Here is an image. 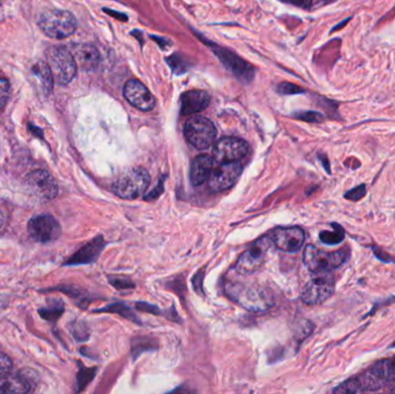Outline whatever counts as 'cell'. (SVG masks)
I'll return each mask as SVG.
<instances>
[{
  "instance_id": "7402d4cb",
  "label": "cell",
  "mask_w": 395,
  "mask_h": 394,
  "mask_svg": "<svg viewBox=\"0 0 395 394\" xmlns=\"http://www.w3.org/2000/svg\"><path fill=\"white\" fill-rule=\"evenodd\" d=\"M381 386L389 382H395V357L381 359L369 370Z\"/></svg>"
},
{
  "instance_id": "ffe728a7",
  "label": "cell",
  "mask_w": 395,
  "mask_h": 394,
  "mask_svg": "<svg viewBox=\"0 0 395 394\" xmlns=\"http://www.w3.org/2000/svg\"><path fill=\"white\" fill-rule=\"evenodd\" d=\"M29 391H30V385L20 375L8 373L5 376L0 377V393H28Z\"/></svg>"
},
{
  "instance_id": "f546056e",
  "label": "cell",
  "mask_w": 395,
  "mask_h": 394,
  "mask_svg": "<svg viewBox=\"0 0 395 394\" xmlns=\"http://www.w3.org/2000/svg\"><path fill=\"white\" fill-rule=\"evenodd\" d=\"M12 359L8 355L0 353V377L5 376L6 373H11Z\"/></svg>"
},
{
  "instance_id": "4dcf8cb0",
  "label": "cell",
  "mask_w": 395,
  "mask_h": 394,
  "mask_svg": "<svg viewBox=\"0 0 395 394\" xmlns=\"http://www.w3.org/2000/svg\"><path fill=\"white\" fill-rule=\"evenodd\" d=\"M374 252L379 261H384V263H392V261H394V259L391 257V254H388L386 251L383 250L380 247H374Z\"/></svg>"
},
{
  "instance_id": "7a4b0ae2",
  "label": "cell",
  "mask_w": 395,
  "mask_h": 394,
  "mask_svg": "<svg viewBox=\"0 0 395 394\" xmlns=\"http://www.w3.org/2000/svg\"><path fill=\"white\" fill-rule=\"evenodd\" d=\"M349 258V249L345 247L341 250L327 252L314 245H307L304 251V264L314 273H325L333 271L345 264Z\"/></svg>"
},
{
  "instance_id": "9c48e42d",
  "label": "cell",
  "mask_w": 395,
  "mask_h": 394,
  "mask_svg": "<svg viewBox=\"0 0 395 394\" xmlns=\"http://www.w3.org/2000/svg\"><path fill=\"white\" fill-rule=\"evenodd\" d=\"M336 290L334 279L331 275H320L307 282L302 292V301L309 306H317L329 299Z\"/></svg>"
},
{
  "instance_id": "9a60e30c",
  "label": "cell",
  "mask_w": 395,
  "mask_h": 394,
  "mask_svg": "<svg viewBox=\"0 0 395 394\" xmlns=\"http://www.w3.org/2000/svg\"><path fill=\"white\" fill-rule=\"evenodd\" d=\"M215 55H218L223 65L233 72L237 77H240L242 82H249L253 79L254 68L252 65L247 63L245 60L231 53L230 50L215 49Z\"/></svg>"
},
{
  "instance_id": "8d00e7d4",
  "label": "cell",
  "mask_w": 395,
  "mask_h": 394,
  "mask_svg": "<svg viewBox=\"0 0 395 394\" xmlns=\"http://www.w3.org/2000/svg\"><path fill=\"white\" fill-rule=\"evenodd\" d=\"M5 223V215L3 212L0 211V228L4 225Z\"/></svg>"
},
{
  "instance_id": "7c38bea8",
  "label": "cell",
  "mask_w": 395,
  "mask_h": 394,
  "mask_svg": "<svg viewBox=\"0 0 395 394\" xmlns=\"http://www.w3.org/2000/svg\"><path fill=\"white\" fill-rule=\"evenodd\" d=\"M250 151L247 141L238 138H223L214 149L215 163L240 162Z\"/></svg>"
},
{
  "instance_id": "5b68a950",
  "label": "cell",
  "mask_w": 395,
  "mask_h": 394,
  "mask_svg": "<svg viewBox=\"0 0 395 394\" xmlns=\"http://www.w3.org/2000/svg\"><path fill=\"white\" fill-rule=\"evenodd\" d=\"M186 140L197 149H207L216 139V129L214 124L202 116H194L187 120L184 126Z\"/></svg>"
},
{
  "instance_id": "cb8c5ba5",
  "label": "cell",
  "mask_w": 395,
  "mask_h": 394,
  "mask_svg": "<svg viewBox=\"0 0 395 394\" xmlns=\"http://www.w3.org/2000/svg\"><path fill=\"white\" fill-rule=\"evenodd\" d=\"M103 310H104V312L119 313L123 317L138 323V317L135 316L133 311H132L128 306H124V304H119V303H118V304H111V306H106V308H104Z\"/></svg>"
},
{
  "instance_id": "ac0fdd59",
  "label": "cell",
  "mask_w": 395,
  "mask_h": 394,
  "mask_svg": "<svg viewBox=\"0 0 395 394\" xmlns=\"http://www.w3.org/2000/svg\"><path fill=\"white\" fill-rule=\"evenodd\" d=\"M75 63L81 70L94 71L99 64V53L92 44H78L72 49Z\"/></svg>"
},
{
  "instance_id": "d6a6232c",
  "label": "cell",
  "mask_w": 395,
  "mask_h": 394,
  "mask_svg": "<svg viewBox=\"0 0 395 394\" xmlns=\"http://www.w3.org/2000/svg\"><path fill=\"white\" fill-rule=\"evenodd\" d=\"M113 285L118 289H127L133 288L135 285H132V282L126 281L125 279H122V280H118V279H115V280H111Z\"/></svg>"
},
{
  "instance_id": "5bb4252c",
  "label": "cell",
  "mask_w": 395,
  "mask_h": 394,
  "mask_svg": "<svg viewBox=\"0 0 395 394\" xmlns=\"http://www.w3.org/2000/svg\"><path fill=\"white\" fill-rule=\"evenodd\" d=\"M272 242L280 250L286 252H297L303 247L305 235L298 227L278 228L272 232Z\"/></svg>"
},
{
  "instance_id": "6da1fadb",
  "label": "cell",
  "mask_w": 395,
  "mask_h": 394,
  "mask_svg": "<svg viewBox=\"0 0 395 394\" xmlns=\"http://www.w3.org/2000/svg\"><path fill=\"white\" fill-rule=\"evenodd\" d=\"M39 27L51 39H66L75 32L77 19L71 12L51 10L44 12L39 17Z\"/></svg>"
},
{
  "instance_id": "603a6c76",
  "label": "cell",
  "mask_w": 395,
  "mask_h": 394,
  "mask_svg": "<svg viewBox=\"0 0 395 394\" xmlns=\"http://www.w3.org/2000/svg\"><path fill=\"white\" fill-rule=\"evenodd\" d=\"M333 227H334L333 232H321L319 235L321 242L326 245H336L345 240V235H346L345 229L336 223H333Z\"/></svg>"
},
{
  "instance_id": "836d02e7",
  "label": "cell",
  "mask_w": 395,
  "mask_h": 394,
  "mask_svg": "<svg viewBox=\"0 0 395 394\" xmlns=\"http://www.w3.org/2000/svg\"><path fill=\"white\" fill-rule=\"evenodd\" d=\"M137 308L144 311V312H152L154 313V315H160V310L157 309V308L151 306V304H147V303H138Z\"/></svg>"
},
{
  "instance_id": "d6986e66",
  "label": "cell",
  "mask_w": 395,
  "mask_h": 394,
  "mask_svg": "<svg viewBox=\"0 0 395 394\" xmlns=\"http://www.w3.org/2000/svg\"><path fill=\"white\" fill-rule=\"evenodd\" d=\"M104 241L102 237H97L87 245L80 249L73 257L68 261V265L90 264L99 258V254L104 249Z\"/></svg>"
},
{
  "instance_id": "83f0119b",
  "label": "cell",
  "mask_w": 395,
  "mask_h": 394,
  "mask_svg": "<svg viewBox=\"0 0 395 394\" xmlns=\"http://www.w3.org/2000/svg\"><path fill=\"white\" fill-rule=\"evenodd\" d=\"M10 97V84L6 79H0V109L4 108Z\"/></svg>"
},
{
  "instance_id": "30bf717a",
  "label": "cell",
  "mask_w": 395,
  "mask_h": 394,
  "mask_svg": "<svg viewBox=\"0 0 395 394\" xmlns=\"http://www.w3.org/2000/svg\"><path fill=\"white\" fill-rule=\"evenodd\" d=\"M27 190L41 200H52L58 194V185L51 175L46 170H35L26 178Z\"/></svg>"
},
{
  "instance_id": "484cf974",
  "label": "cell",
  "mask_w": 395,
  "mask_h": 394,
  "mask_svg": "<svg viewBox=\"0 0 395 394\" xmlns=\"http://www.w3.org/2000/svg\"><path fill=\"white\" fill-rule=\"evenodd\" d=\"M295 117L304 122H309V123H321L324 120V116L316 111H302V113H296Z\"/></svg>"
},
{
  "instance_id": "ba28073f",
  "label": "cell",
  "mask_w": 395,
  "mask_h": 394,
  "mask_svg": "<svg viewBox=\"0 0 395 394\" xmlns=\"http://www.w3.org/2000/svg\"><path fill=\"white\" fill-rule=\"evenodd\" d=\"M28 232L32 240L39 243H48L55 241L61 234L59 222L52 215L42 214L30 218L28 223Z\"/></svg>"
},
{
  "instance_id": "d590c367",
  "label": "cell",
  "mask_w": 395,
  "mask_h": 394,
  "mask_svg": "<svg viewBox=\"0 0 395 394\" xmlns=\"http://www.w3.org/2000/svg\"><path fill=\"white\" fill-rule=\"evenodd\" d=\"M103 11L106 12V13H108V15H111V17H113V18L116 17V18L118 19V20H120V21H126L127 20L126 15H122V13H118V12H113L111 10H108V8H104Z\"/></svg>"
},
{
  "instance_id": "3957f363",
  "label": "cell",
  "mask_w": 395,
  "mask_h": 394,
  "mask_svg": "<svg viewBox=\"0 0 395 394\" xmlns=\"http://www.w3.org/2000/svg\"><path fill=\"white\" fill-rule=\"evenodd\" d=\"M151 177L144 168H132L120 175L113 185V191L118 197L133 200L142 197L148 189Z\"/></svg>"
},
{
  "instance_id": "2e32d148",
  "label": "cell",
  "mask_w": 395,
  "mask_h": 394,
  "mask_svg": "<svg viewBox=\"0 0 395 394\" xmlns=\"http://www.w3.org/2000/svg\"><path fill=\"white\" fill-rule=\"evenodd\" d=\"M211 103V95L205 91L193 89L180 96V113L183 116L194 115L205 110Z\"/></svg>"
},
{
  "instance_id": "4316f807",
  "label": "cell",
  "mask_w": 395,
  "mask_h": 394,
  "mask_svg": "<svg viewBox=\"0 0 395 394\" xmlns=\"http://www.w3.org/2000/svg\"><path fill=\"white\" fill-rule=\"evenodd\" d=\"M278 92L283 95H295V94H300L303 93L304 89L300 88L297 85L290 84V82H282L278 86Z\"/></svg>"
},
{
  "instance_id": "d4e9b609",
  "label": "cell",
  "mask_w": 395,
  "mask_h": 394,
  "mask_svg": "<svg viewBox=\"0 0 395 394\" xmlns=\"http://www.w3.org/2000/svg\"><path fill=\"white\" fill-rule=\"evenodd\" d=\"M168 63L173 68V72L177 74L184 73L189 67L186 60L184 59V57L180 56V55H173V56L169 57Z\"/></svg>"
},
{
  "instance_id": "8fae6325",
  "label": "cell",
  "mask_w": 395,
  "mask_h": 394,
  "mask_svg": "<svg viewBox=\"0 0 395 394\" xmlns=\"http://www.w3.org/2000/svg\"><path fill=\"white\" fill-rule=\"evenodd\" d=\"M243 170L240 162L216 163L209 178V187L214 192L228 190L236 183Z\"/></svg>"
},
{
  "instance_id": "8992f818",
  "label": "cell",
  "mask_w": 395,
  "mask_h": 394,
  "mask_svg": "<svg viewBox=\"0 0 395 394\" xmlns=\"http://www.w3.org/2000/svg\"><path fill=\"white\" fill-rule=\"evenodd\" d=\"M272 238L264 236L256 241L244 254H242L236 263V271L242 274H253L262 266L266 259V254L272 245Z\"/></svg>"
},
{
  "instance_id": "e0dca14e",
  "label": "cell",
  "mask_w": 395,
  "mask_h": 394,
  "mask_svg": "<svg viewBox=\"0 0 395 394\" xmlns=\"http://www.w3.org/2000/svg\"><path fill=\"white\" fill-rule=\"evenodd\" d=\"M215 166L214 158L209 155H199L191 165L190 180L194 187L202 185L209 180Z\"/></svg>"
},
{
  "instance_id": "52a82bcc",
  "label": "cell",
  "mask_w": 395,
  "mask_h": 394,
  "mask_svg": "<svg viewBox=\"0 0 395 394\" xmlns=\"http://www.w3.org/2000/svg\"><path fill=\"white\" fill-rule=\"evenodd\" d=\"M233 299L245 309L254 312L267 310L273 304V297L269 290L258 285L235 289Z\"/></svg>"
},
{
  "instance_id": "e575fe53",
  "label": "cell",
  "mask_w": 395,
  "mask_h": 394,
  "mask_svg": "<svg viewBox=\"0 0 395 394\" xmlns=\"http://www.w3.org/2000/svg\"><path fill=\"white\" fill-rule=\"evenodd\" d=\"M163 191V182L162 180H160L159 185L154 189V190L151 192V194H147L145 196L146 199L147 200H151V199H156V198L159 197L160 194H162Z\"/></svg>"
},
{
  "instance_id": "44dd1931",
  "label": "cell",
  "mask_w": 395,
  "mask_h": 394,
  "mask_svg": "<svg viewBox=\"0 0 395 394\" xmlns=\"http://www.w3.org/2000/svg\"><path fill=\"white\" fill-rule=\"evenodd\" d=\"M32 75L35 77L36 84L44 94H50L53 88V75L49 64L44 62H37L32 66Z\"/></svg>"
},
{
  "instance_id": "277c9868",
  "label": "cell",
  "mask_w": 395,
  "mask_h": 394,
  "mask_svg": "<svg viewBox=\"0 0 395 394\" xmlns=\"http://www.w3.org/2000/svg\"><path fill=\"white\" fill-rule=\"evenodd\" d=\"M48 64L55 82L68 85L75 79L78 65L71 51L65 46H52L48 53Z\"/></svg>"
},
{
  "instance_id": "f1b7e54d",
  "label": "cell",
  "mask_w": 395,
  "mask_h": 394,
  "mask_svg": "<svg viewBox=\"0 0 395 394\" xmlns=\"http://www.w3.org/2000/svg\"><path fill=\"white\" fill-rule=\"evenodd\" d=\"M365 194H367V187L364 184H362V185L354 187L353 190L348 191L345 197L349 200L357 201L365 197Z\"/></svg>"
},
{
  "instance_id": "4fadbf2b",
  "label": "cell",
  "mask_w": 395,
  "mask_h": 394,
  "mask_svg": "<svg viewBox=\"0 0 395 394\" xmlns=\"http://www.w3.org/2000/svg\"><path fill=\"white\" fill-rule=\"evenodd\" d=\"M124 96L132 106L142 111H151L155 108V96L138 79H132L125 84Z\"/></svg>"
},
{
  "instance_id": "1f68e13d",
  "label": "cell",
  "mask_w": 395,
  "mask_h": 394,
  "mask_svg": "<svg viewBox=\"0 0 395 394\" xmlns=\"http://www.w3.org/2000/svg\"><path fill=\"white\" fill-rule=\"evenodd\" d=\"M281 1L302 8H309L312 4V0H281Z\"/></svg>"
}]
</instances>
